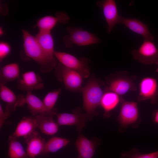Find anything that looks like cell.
Instances as JSON below:
<instances>
[{
    "label": "cell",
    "instance_id": "obj_21",
    "mask_svg": "<svg viewBox=\"0 0 158 158\" xmlns=\"http://www.w3.org/2000/svg\"><path fill=\"white\" fill-rule=\"evenodd\" d=\"M136 87L134 83L125 78H118L110 83L108 90L118 95H123L130 90H135Z\"/></svg>",
    "mask_w": 158,
    "mask_h": 158
},
{
    "label": "cell",
    "instance_id": "obj_22",
    "mask_svg": "<svg viewBox=\"0 0 158 158\" xmlns=\"http://www.w3.org/2000/svg\"><path fill=\"white\" fill-rule=\"evenodd\" d=\"M120 101L119 95L113 92L110 91L103 94L100 105L104 111L105 118L110 116V112L117 106Z\"/></svg>",
    "mask_w": 158,
    "mask_h": 158
},
{
    "label": "cell",
    "instance_id": "obj_26",
    "mask_svg": "<svg viewBox=\"0 0 158 158\" xmlns=\"http://www.w3.org/2000/svg\"><path fill=\"white\" fill-rule=\"evenodd\" d=\"M61 91L59 89L50 92L45 95L43 101L47 110L53 115L56 114L57 109L54 107Z\"/></svg>",
    "mask_w": 158,
    "mask_h": 158
},
{
    "label": "cell",
    "instance_id": "obj_12",
    "mask_svg": "<svg viewBox=\"0 0 158 158\" xmlns=\"http://www.w3.org/2000/svg\"><path fill=\"white\" fill-rule=\"evenodd\" d=\"M100 141L98 138L89 139L83 135L80 134L75 142L78 153L77 158H92Z\"/></svg>",
    "mask_w": 158,
    "mask_h": 158
},
{
    "label": "cell",
    "instance_id": "obj_18",
    "mask_svg": "<svg viewBox=\"0 0 158 158\" xmlns=\"http://www.w3.org/2000/svg\"><path fill=\"white\" fill-rule=\"evenodd\" d=\"M37 128V123L34 116L24 117L18 123L15 132L11 136L16 139L21 137L24 138Z\"/></svg>",
    "mask_w": 158,
    "mask_h": 158
},
{
    "label": "cell",
    "instance_id": "obj_31",
    "mask_svg": "<svg viewBox=\"0 0 158 158\" xmlns=\"http://www.w3.org/2000/svg\"><path fill=\"white\" fill-rule=\"evenodd\" d=\"M155 63L157 64L158 66L157 68V72L158 73V60Z\"/></svg>",
    "mask_w": 158,
    "mask_h": 158
},
{
    "label": "cell",
    "instance_id": "obj_11",
    "mask_svg": "<svg viewBox=\"0 0 158 158\" xmlns=\"http://www.w3.org/2000/svg\"><path fill=\"white\" fill-rule=\"evenodd\" d=\"M1 99L7 104L4 112L8 117L16 109L17 106H21L26 103L25 97L17 96L14 93L5 85H0Z\"/></svg>",
    "mask_w": 158,
    "mask_h": 158
},
{
    "label": "cell",
    "instance_id": "obj_16",
    "mask_svg": "<svg viewBox=\"0 0 158 158\" xmlns=\"http://www.w3.org/2000/svg\"><path fill=\"white\" fill-rule=\"evenodd\" d=\"M69 16L65 12L59 11L56 14V16H46L38 20L37 25L40 31H51L57 23L66 24L70 20Z\"/></svg>",
    "mask_w": 158,
    "mask_h": 158
},
{
    "label": "cell",
    "instance_id": "obj_17",
    "mask_svg": "<svg viewBox=\"0 0 158 158\" xmlns=\"http://www.w3.org/2000/svg\"><path fill=\"white\" fill-rule=\"evenodd\" d=\"M35 37L47 57L51 61L57 63L55 57L54 40L51 31L39 30Z\"/></svg>",
    "mask_w": 158,
    "mask_h": 158
},
{
    "label": "cell",
    "instance_id": "obj_9",
    "mask_svg": "<svg viewBox=\"0 0 158 158\" xmlns=\"http://www.w3.org/2000/svg\"><path fill=\"white\" fill-rule=\"evenodd\" d=\"M101 8L107 24V32L110 33L116 25L119 24L120 16L118 13L115 1L114 0H99L96 3Z\"/></svg>",
    "mask_w": 158,
    "mask_h": 158
},
{
    "label": "cell",
    "instance_id": "obj_24",
    "mask_svg": "<svg viewBox=\"0 0 158 158\" xmlns=\"http://www.w3.org/2000/svg\"><path fill=\"white\" fill-rule=\"evenodd\" d=\"M70 140L56 136L52 137L46 142L42 154L55 152L67 145Z\"/></svg>",
    "mask_w": 158,
    "mask_h": 158
},
{
    "label": "cell",
    "instance_id": "obj_19",
    "mask_svg": "<svg viewBox=\"0 0 158 158\" xmlns=\"http://www.w3.org/2000/svg\"><path fill=\"white\" fill-rule=\"evenodd\" d=\"M25 103L31 113L35 116L38 115H53L46 109L43 101L33 94L31 91L27 92L25 97Z\"/></svg>",
    "mask_w": 158,
    "mask_h": 158
},
{
    "label": "cell",
    "instance_id": "obj_27",
    "mask_svg": "<svg viewBox=\"0 0 158 158\" xmlns=\"http://www.w3.org/2000/svg\"><path fill=\"white\" fill-rule=\"evenodd\" d=\"M121 158H158V151L147 154H143L134 148L124 152L121 154Z\"/></svg>",
    "mask_w": 158,
    "mask_h": 158
},
{
    "label": "cell",
    "instance_id": "obj_15",
    "mask_svg": "<svg viewBox=\"0 0 158 158\" xmlns=\"http://www.w3.org/2000/svg\"><path fill=\"white\" fill-rule=\"evenodd\" d=\"M119 24H122L132 31L143 36L144 39L154 41L153 36L150 33L147 25L138 19L120 16Z\"/></svg>",
    "mask_w": 158,
    "mask_h": 158
},
{
    "label": "cell",
    "instance_id": "obj_30",
    "mask_svg": "<svg viewBox=\"0 0 158 158\" xmlns=\"http://www.w3.org/2000/svg\"><path fill=\"white\" fill-rule=\"evenodd\" d=\"M152 120L154 123L158 125V109L154 111L153 112Z\"/></svg>",
    "mask_w": 158,
    "mask_h": 158
},
{
    "label": "cell",
    "instance_id": "obj_6",
    "mask_svg": "<svg viewBox=\"0 0 158 158\" xmlns=\"http://www.w3.org/2000/svg\"><path fill=\"white\" fill-rule=\"evenodd\" d=\"M54 69L56 78L59 81H63L68 90L81 91L83 78L79 73L64 66L60 62Z\"/></svg>",
    "mask_w": 158,
    "mask_h": 158
},
{
    "label": "cell",
    "instance_id": "obj_23",
    "mask_svg": "<svg viewBox=\"0 0 158 158\" xmlns=\"http://www.w3.org/2000/svg\"><path fill=\"white\" fill-rule=\"evenodd\" d=\"M20 69L18 65L13 63L3 67L0 71V84L5 85L9 82L13 81L18 78Z\"/></svg>",
    "mask_w": 158,
    "mask_h": 158
},
{
    "label": "cell",
    "instance_id": "obj_2",
    "mask_svg": "<svg viewBox=\"0 0 158 158\" xmlns=\"http://www.w3.org/2000/svg\"><path fill=\"white\" fill-rule=\"evenodd\" d=\"M83 105L86 114L90 120L97 114L95 110L100 104L103 95L97 80L92 77L82 88Z\"/></svg>",
    "mask_w": 158,
    "mask_h": 158
},
{
    "label": "cell",
    "instance_id": "obj_8",
    "mask_svg": "<svg viewBox=\"0 0 158 158\" xmlns=\"http://www.w3.org/2000/svg\"><path fill=\"white\" fill-rule=\"evenodd\" d=\"M57 123L59 126L74 125L78 130L81 131L85 123L90 120L86 114H83L80 109L77 108L72 113H62L56 114Z\"/></svg>",
    "mask_w": 158,
    "mask_h": 158
},
{
    "label": "cell",
    "instance_id": "obj_3",
    "mask_svg": "<svg viewBox=\"0 0 158 158\" xmlns=\"http://www.w3.org/2000/svg\"><path fill=\"white\" fill-rule=\"evenodd\" d=\"M66 30L68 34L64 37L63 42L68 48L71 47L74 45L84 46L97 44L101 42L95 35L81 28L68 26Z\"/></svg>",
    "mask_w": 158,
    "mask_h": 158
},
{
    "label": "cell",
    "instance_id": "obj_7",
    "mask_svg": "<svg viewBox=\"0 0 158 158\" xmlns=\"http://www.w3.org/2000/svg\"><path fill=\"white\" fill-rule=\"evenodd\" d=\"M131 52L134 59L146 64H153L158 60V48L153 41L144 39L139 48Z\"/></svg>",
    "mask_w": 158,
    "mask_h": 158
},
{
    "label": "cell",
    "instance_id": "obj_5",
    "mask_svg": "<svg viewBox=\"0 0 158 158\" xmlns=\"http://www.w3.org/2000/svg\"><path fill=\"white\" fill-rule=\"evenodd\" d=\"M54 55L59 62L64 66L75 71L83 78H87L90 75L89 64L90 60L87 58L79 59L67 53L55 51Z\"/></svg>",
    "mask_w": 158,
    "mask_h": 158
},
{
    "label": "cell",
    "instance_id": "obj_14",
    "mask_svg": "<svg viewBox=\"0 0 158 158\" xmlns=\"http://www.w3.org/2000/svg\"><path fill=\"white\" fill-rule=\"evenodd\" d=\"M18 83V87L19 90L27 92L40 89L44 86L41 77L33 71L23 73L22 78L19 79Z\"/></svg>",
    "mask_w": 158,
    "mask_h": 158
},
{
    "label": "cell",
    "instance_id": "obj_20",
    "mask_svg": "<svg viewBox=\"0 0 158 158\" xmlns=\"http://www.w3.org/2000/svg\"><path fill=\"white\" fill-rule=\"evenodd\" d=\"M52 116L38 115L34 116L38 124V128L43 134L53 135L58 131L59 125L55 122Z\"/></svg>",
    "mask_w": 158,
    "mask_h": 158
},
{
    "label": "cell",
    "instance_id": "obj_10",
    "mask_svg": "<svg viewBox=\"0 0 158 158\" xmlns=\"http://www.w3.org/2000/svg\"><path fill=\"white\" fill-rule=\"evenodd\" d=\"M158 96V83L156 79L146 77L142 80L139 85V101L150 99L151 103L157 102Z\"/></svg>",
    "mask_w": 158,
    "mask_h": 158
},
{
    "label": "cell",
    "instance_id": "obj_13",
    "mask_svg": "<svg viewBox=\"0 0 158 158\" xmlns=\"http://www.w3.org/2000/svg\"><path fill=\"white\" fill-rule=\"evenodd\" d=\"M24 138L29 158H35L42 154L46 142L37 131L35 130Z\"/></svg>",
    "mask_w": 158,
    "mask_h": 158
},
{
    "label": "cell",
    "instance_id": "obj_25",
    "mask_svg": "<svg viewBox=\"0 0 158 158\" xmlns=\"http://www.w3.org/2000/svg\"><path fill=\"white\" fill-rule=\"evenodd\" d=\"M11 135L8 138L9 158H29L21 144Z\"/></svg>",
    "mask_w": 158,
    "mask_h": 158
},
{
    "label": "cell",
    "instance_id": "obj_32",
    "mask_svg": "<svg viewBox=\"0 0 158 158\" xmlns=\"http://www.w3.org/2000/svg\"><path fill=\"white\" fill-rule=\"evenodd\" d=\"M0 30V35H1L3 33V32L2 31V29H1V28Z\"/></svg>",
    "mask_w": 158,
    "mask_h": 158
},
{
    "label": "cell",
    "instance_id": "obj_1",
    "mask_svg": "<svg viewBox=\"0 0 158 158\" xmlns=\"http://www.w3.org/2000/svg\"><path fill=\"white\" fill-rule=\"evenodd\" d=\"M23 46L26 55L32 59L40 66V71L48 73L54 68L57 63L50 60L46 56L39 44L35 37L28 31L22 30Z\"/></svg>",
    "mask_w": 158,
    "mask_h": 158
},
{
    "label": "cell",
    "instance_id": "obj_28",
    "mask_svg": "<svg viewBox=\"0 0 158 158\" xmlns=\"http://www.w3.org/2000/svg\"><path fill=\"white\" fill-rule=\"evenodd\" d=\"M11 51V47L9 44L5 42L0 43V60L1 61L7 56Z\"/></svg>",
    "mask_w": 158,
    "mask_h": 158
},
{
    "label": "cell",
    "instance_id": "obj_4",
    "mask_svg": "<svg viewBox=\"0 0 158 158\" xmlns=\"http://www.w3.org/2000/svg\"><path fill=\"white\" fill-rule=\"evenodd\" d=\"M121 132L125 131L128 127L134 128L138 126L140 121L137 103L134 102L123 101L118 117Z\"/></svg>",
    "mask_w": 158,
    "mask_h": 158
},
{
    "label": "cell",
    "instance_id": "obj_29",
    "mask_svg": "<svg viewBox=\"0 0 158 158\" xmlns=\"http://www.w3.org/2000/svg\"><path fill=\"white\" fill-rule=\"evenodd\" d=\"M8 116L3 111L1 105L0 104V127L1 128L4 124L5 120Z\"/></svg>",
    "mask_w": 158,
    "mask_h": 158
}]
</instances>
